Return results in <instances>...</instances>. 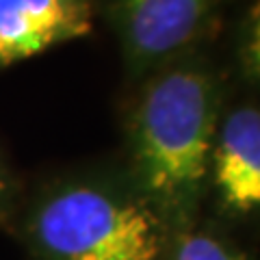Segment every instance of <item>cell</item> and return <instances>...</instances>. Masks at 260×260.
<instances>
[{
    "instance_id": "cell-1",
    "label": "cell",
    "mask_w": 260,
    "mask_h": 260,
    "mask_svg": "<svg viewBox=\"0 0 260 260\" xmlns=\"http://www.w3.org/2000/svg\"><path fill=\"white\" fill-rule=\"evenodd\" d=\"M217 137L215 80L200 65H176L152 80L133 121V160L143 198L186 215L210 174Z\"/></svg>"
},
{
    "instance_id": "cell-2",
    "label": "cell",
    "mask_w": 260,
    "mask_h": 260,
    "mask_svg": "<svg viewBox=\"0 0 260 260\" xmlns=\"http://www.w3.org/2000/svg\"><path fill=\"white\" fill-rule=\"evenodd\" d=\"M30 239L44 260H162L165 223L145 198L78 182L35 208Z\"/></svg>"
},
{
    "instance_id": "cell-3",
    "label": "cell",
    "mask_w": 260,
    "mask_h": 260,
    "mask_svg": "<svg viewBox=\"0 0 260 260\" xmlns=\"http://www.w3.org/2000/svg\"><path fill=\"white\" fill-rule=\"evenodd\" d=\"M91 0H0V70L91 30Z\"/></svg>"
},
{
    "instance_id": "cell-4",
    "label": "cell",
    "mask_w": 260,
    "mask_h": 260,
    "mask_svg": "<svg viewBox=\"0 0 260 260\" xmlns=\"http://www.w3.org/2000/svg\"><path fill=\"white\" fill-rule=\"evenodd\" d=\"M213 0H115L119 32L139 68L165 61L198 35Z\"/></svg>"
},
{
    "instance_id": "cell-5",
    "label": "cell",
    "mask_w": 260,
    "mask_h": 260,
    "mask_svg": "<svg viewBox=\"0 0 260 260\" xmlns=\"http://www.w3.org/2000/svg\"><path fill=\"white\" fill-rule=\"evenodd\" d=\"M210 172L221 200L237 213L260 204V115L243 107L228 115L210 154Z\"/></svg>"
},
{
    "instance_id": "cell-6",
    "label": "cell",
    "mask_w": 260,
    "mask_h": 260,
    "mask_svg": "<svg viewBox=\"0 0 260 260\" xmlns=\"http://www.w3.org/2000/svg\"><path fill=\"white\" fill-rule=\"evenodd\" d=\"M169 260H243L230 245L208 232H182L176 239Z\"/></svg>"
},
{
    "instance_id": "cell-7",
    "label": "cell",
    "mask_w": 260,
    "mask_h": 260,
    "mask_svg": "<svg viewBox=\"0 0 260 260\" xmlns=\"http://www.w3.org/2000/svg\"><path fill=\"white\" fill-rule=\"evenodd\" d=\"M5 191V174H3V165H0V195Z\"/></svg>"
}]
</instances>
